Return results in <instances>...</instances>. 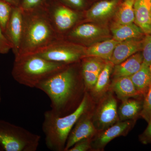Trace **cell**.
<instances>
[{
    "instance_id": "cell-1",
    "label": "cell",
    "mask_w": 151,
    "mask_h": 151,
    "mask_svg": "<svg viewBox=\"0 0 151 151\" xmlns=\"http://www.w3.org/2000/svg\"><path fill=\"white\" fill-rule=\"evenodd\" d=\"M73 64L68 65L36 87L48 96L51 101V111L58 116L73 112L84 96L82 95L85 85L81 72L78 73Z\"/></svg>"
},
{
    "instance_id": "cell-2",
    "label": "cell",
    "mask_w": 151,
    "mask_h": 151,
    "mask_svg": "<svg viewBox=\"0 0 151 151\" xmlns=\"http://www.w3.org/2000/svg\"><path fill=\"white\" fill-rule=\"evenodd\" d=\"M23 13L22 36L15 58L35 54L61 38L52 24L45 6Z\"/></svg>"
},
{
    "instance_id": "cell-3",
    "label": "cell",
    "mask_w": 151,
    "mask_h": 151,
    "mask_svg": "<svg viewBox=\"0 0 151 151\" xmlns=\"http://www.w3.org/2000/svg\"><path fill=\"white\" fill-rule=\"evenodd\" d=\"M89 97L85 92L78 108L65 116L56 115L51 111L44 113L42 130L45 135L46 147L50 150L64 151L68 138L74 125L82 114L88 111Z\"/></svg>"
},
{
    "instance_id": "cell-4",
    "label": "cell",
    "mask_w": 151,
    "mask_h": 151,
    "mask_svg": "<svg viewBox=\"0 0 151 151\" xmlns=\"http://www.w3.org/2000/svg\"><path fill=\"white\" fill-rule=\"evenodd\" d=\"M67 65L47 60L37 55H29L14 58L12 75L19 84L36 88Z\"/></svg>"
},
{
    "instance_id": "cell-5",
    "label": "cell",
    "mask_w": 151,
    "mask_h": 151,
    "mask_svg": "<svg viewBox=\"0 0 151 151\" xmlns=\"http://www.w3.org/2000/svg\"><path fill=\"white\" fill-rule=\"evenodd\" d=\"M41 140L40 135L23 127L0 120V146L5 151H36Z\"/></svg>"
},
{
    "instance_id": "cell-6",
    "label": "cell",
    "mask_w": 151,
    "mask_h": 151,
    "mask_svg": "<svg viewBox=\"0 0 151 151\" xmlns=\"http://www.w3.org/2000/svg\"><path fill=\"white\" fill-rule=\"evenodd\" d=\"M86 47L60 39L35 54L50 61L69 65L85 57Z\"/></svg>"
},
{
    "instance_id": "cell-7",
    "label": "cell",
    "mask_w": 151,
    "mask_h": 151,
    "mask_svg": "<svg viewBox=\"0 0 151 151\" xmlns=\"http://www.w3.org/2000/svg\"><path fill=\"white\" fill-rule=\"evenodd\" d=\"M45 9L52 26L61 38L78 24L81 18L78 11L70 8L58 0H52L45 6Z\"/></svg>"
},
{
    "instance_id": "cell-8",
    "label": "cell",
    "mask_w": 151,
    "mask_h": 151,
    "mask_svg": "<svg viewBox=\"0 0 151 151\" xmlns=\"http://www.w3.org/2000/svg\"><path fill=\"white\" fill-rule=\"evenodd\" d=\"M107 28L91 23L77 24L65 34L62 39L85 47L94 44V41L108 37Z\"/></svg>"
},
{
    "instance_id": "cell-9",
    "label": "cell",
    "mask_w": 151,
    "mask_h": 151,
    "mask_svg": "<svg viewBox=\"0 0 151 151\" xmlns=\"http://www.w3.org/2000/svg\"><path fill=\"white\" fill-rule=\"evenodd\" d=\"M23 25V11L20 6L13 7L4 34L12 45L14 56L17 54L20 46Z\"/></svg>"
},
{
    "instance_id": "cell-10",
    "label": "cell",
    "mask_w": 151,
    "mask_h": 151,
    "mask_svg": "<svg viewBox=\"0 0 151 151\" xmlns=\"http://www.w3.org/2000/svg\"><path fill=\"white\" fill-rule=\"evenodd\" d=\"M117 101L111 94L103 99L99 105L96 116V124L98 129L103 130L119 122Z\"/></svg>"
},
{
    "instance_id": "cell-11",
    "label": "cell",
    "mask_w": 151,
    "mask_h": 151,
    "mask_svg": "<svg viewBox=\"0 0 151 151\" xmlns=\"http://www.w3.org/2000/svg\"><path fill=\"white\" fill-rule=\"evenodd\" d=\"M97 129L88 113V110L81 115L76 123L68 138L64 151H68L78 141L91 138L96 133Z\"/></svg>"
},
{
    "instance_id": "cell-12",
    "label": "cell",
    "mask_w": 151,
    "mask_h": 151,
    "mask_svg": "<svg viewBox=\"0 0 151 151\" xmlns=\"http://www.w3.org/2000/svg\"><path fill=\"white\" fill-rule=\"evenodd\" d=\"M107 61L94 57H85L81 59V74L85 89H93Z\"/></svg>"
},
{
    "instance_id": "cell-13",
    "label": "cell",
    "mask_w": 151,
    "mask_h": 151,
    "mask_svg": "<svg viewBox=\"0 0 151 151\" xmlns=\"http://www.w3.org/2000/svg\"><path fill=\"white\" fill-rule=\"evenodd\" d=\"M122 0H100L85 12L87 20L92 22L105 21L115 14Z\"/></svg>"
},
{
    "instance_id": "cell-14",
    "label": "cell",
    "mask_w": 151,
    "mask_h": 151,
    "mask_svg": "<svg viewBox=\"0 0 151 151\" xmlns=\"http://www.w3.org/2000/svg\"><path fill=\"white\" fill-rule=\"evenodd\" d=\"M132 127V122L128 121L117 122L102 132L92 141V147L96 149L104 147L109 142L127 133Z\"/></svg>"
},
{
    "instance_id": "cell-15",
    "label": "cell",
    "mask_w": 151,
    "mask_h": 151,
    "mask_svg": "<svg viewBox=\"0 0 151 151\" xmlns=\"http://www.w3.org/2000/svg\"><path fill=\"white\" fill-rule=\"evenodd\" d=\"M142 41L132 39L120 42L113 50L110 61L114 65L119 64L142 50Z\"/></svg>"
},
{
    "instance_id": "cell-16",
    "label": "cell",
    "mask_w": 151,
    "mask_h": 151,
    "mask_svg": "<svg viewBox=\"0 0 151 151\" xmlns=\"http://www.w3.org/2000/svg\"><path fill=\"white\" fill-rule=\"evenodd\" d=\"M134 22L146 35H151V0H134Z\"/></svg>"
},
{
    "instance_id": "cell-17",
    "label": "cell",
    "mask_w": 151,
    "mask_h": 151,
    "mask_svg": "<svg viewBox=\"0 0 151 151\" xmlns=\"http://www.w3.org/2000/svg\"><path fill=\"white\" fill-rule=\"evenodd\" d=\"M119 42L111 39L93 44L86 47L84 57H94L110 61L113 50Z\"/></svg>"
},
{
    "instance_id": "cell-18",
    "label": "cell",
    "mask_w": 151,
    "mask_h": 151,
    "mask_svg": "<svg viewBox=\"0 0 151 151\" xmlns=\"http://www.w3.org/2000/svg\"><path fill=\"white\" fill-rule=\"evenodd\" d=\"M143 62L142 54L137 53L126 60L114 65L113 75L114 78L122 76H131L139 70Z\"/></svg>"
},
{
    "instance_id": "cell-19",
    "label": "cell",
    "mask_w": 151,
    "mask_h": 151,
    "mask_svg": "<svg viewBox=\"0 0 151 151\" xmlns=\"http://www.w3.org/2000/svg\"><path fill=\"white\" fill-rule=\"evenodd\" d=\"M111 30L113 39L119 42L132 39H137L144 33L140 28L134 22L124 24L113 22L111 25Z\"/></svg>"
},
{
    "instance_id": "cell-20",
    "label": "cell",
    "mask_w": 151,
    "mask_h": 151,
    "mask_svg": "<svg viewBox=\"0 0 151 151\" xmlns=\"http://www.w3.org/2000/svg\"><path fill=\"white\" fill-rule=\"evenodd\" d=\"M111 86L117 97L122 101L139 94L130 76L114 78Z\"/></svg>"
},
{
    "instance_id": "cell-21",
    "label": "cell",
    "mask_w": 151,
    "mask_h": 151,
    "mask_svg": "<svg viewBox=\"0 0 151 151\" xmlns=\"http://www.w3.org/2000/svg\"><path fill=\"white\" fill-rule=\"evenodd\" d=\"M134 0H122L116 10L114 22L119 24H128L134 22Z\"/></svg>"
},
{
    "instance_id": "cell-22",
    "label": "cell",
    "mask_w": 151,
    "mask_h": 151,
    "mask_svg": "<svg viewBox=\"0 0 151 151\" xmlns=\"http://www.w3.org/2000/svg\"><path fill=\"white\" fill-rule=\"evenodd\" d=\"M130 77L139 94L147 92L151 84V71L148 65L143 62L139 70Z\"/></svg>"
},
{
    "instance_id": "cell-23",
    "label": "cell",
    "mask_w": 151,
    "mask_h": 151,
    "mask_svg": "<svg viewBox=\"0 0 151 151\" xmlns=\"http://www.w3.org/2000/svg\"><path fill=\"white\" fill-rule=\"evenodd\" d=\"M114 65L110 61H107L100 73L96 84L91 90L95 96H100L108 89L110 81V75Z\"/></svg>"
},
{
    "instance_id": "cell-24",
    "label": "cell",
    "mask_w": 151,
    "mask_h": 151,
    "mask_svg": "<svg viewBox=\"0 0 151 151\" xmlns=\"http://www.w3.org/2000/svg\"><path fill=\"white\" fill-rule=\"evenodd\" d=\"M140 103L135 100H123V103L119 107V119L121 121H128L137 116L140 111Z\"/></svg>"
},
{
    "instance_id": "cell-25",
    "label": "cell",
    "mask_w": 151,
    "mask_h": 151,
    "mask_svg": "<svg viewBox=\"0 0 151 151\" xmlns=\"http://www.w3.org/2000/svg\"><path fill=\"white\" fill-rule=\"evenodd\" d=\"M13 6L6 2L0 0V25L4 33L10 17Z\"/></svg>"
},
{
    "instance_id": "cell-26",
    "label": "cell",
    "mask_w": 151,
    "mask_h": 151,
    "mask_svg": "<svg viewBox=\"0 0 151 151\" xmlns=\"http://www.w3.org/2000/svg\"><path fill=\"white\" fill-rule=\"evenodd\" d=\"M52 0H22L21 8L23 11H29L45 6Z\"/></svg>"
},
{
    "instance_id": "cell-27",
    "label": "cell",
    "mask_w": 151,
    "mask_h": 151,
    "mask_svg": "<svg viewBox=\"0 0 151 151\" xmlns=\"http://www.w3.org/2000/svg\"><path fill=\"white\" fill-rule=\"evenodd\" d=\"M141 115L148 123L151 120V84L147 92Z\"/></svg>"
},
{
    "instance_id": "cell-28",
    "label": "cell",
    "mask_w": 151,
    "mask_h": 151,
    "mask_svg": "<svg viewBox=\"0 0 151 151\" xmlns=\"http://www.w3.org/2000/svg\"><path fill=\"white\" fill-rule=\"evenodd\" d=\"M143 63L150 66L151 64V35H147L142 41Z\"/></svg>"
},
{
    "instance_id": "cell-29",
    "label": "cell",
    "mask_w": 151,
    "mask_h": 151,
    "mask_svg": "<svg viewBox=\"0 0 151 151\" xmlns=\"http://www.w3.org/2000/svg\"><path fill=\"white\" fill-rule=\"evenodd\" d=\"M70 8L78 11L84 9L87 5L86 0H58Z\"/></svg>"
},
{
    "instance_id": "cell-30",
    "label": "cell",
    "mask_w": 151,
    "mask_h": 151,
    "mask_svg": "<svg viewBox=\"0 0 151 151\" xmlns=\"http://www.w3.org/2000/svg\"><path fill=\"white\" fill-rule=\"evenodd\" d=\"M92 147L91 138H86L78 141L68 151H86Z\"/></svg>"
},
{
    "instance_id": "cell-31",
    "label": "cell",
    "mask_w": 151,
    "mask_h": 151,
    "mask_svg": "<svg viewBox=\"0 0 151 151\" xmlns=\"http://www.w3.org/2000/svg\"><path fill=\"white\" fill-rule=\"evenodd\" d=\"M12 49V45L0 25V54H7Z\"/></svg>"
},
{
    "instance_id": "cell-32",
    "label": "cell",
    "mask_w": 151,
    "mask_h": 151,
    "mask_svg": "<svg viewBox=\"0 0 151 151\" xmlns=\"http://www.w3.org/2000/svg\"><path fill=\"white\" fill-rule=\"evenodd\" d=\"M143 137L145 141L151 142V120L149 122L148 126L143 134Z\"/></svg>"
},
{
    "instance_id": "cell-33",
    "label": "cell",
    "mask_w": 151,
    "mask_h": 151,
    "mask_svg": "<svg viewBox=\"0 0 151 151\" xmlns=\"http://www.w3.org/2000/svg\"><path fill=\"white\" fill-rule=\"evenodd\" d=\"M2 1L7 3L13 7H19L22 1V0H2Z\"/></svg>"
},
{
    "instance_id": "cell-34",
    "label": "cell",
    "mask_w": 151,
    "mask_h": 151,
    "mask_svg": "<svg viewBox=\"0 0 151 151\" xmlns=\"http://www.w3.org/2000/svg\"><path fill=\"white\" fill-rule=\"evenodd\" d=\"M1 87L0 85V103H1Z\"/></svg>"
},
{
    "instance_id": "cell-35",
    "label": "cell",
    "mask_w": 151,
    "mask_h": 151,
    "mask_svg": "<svg viewBox=\"0 0 151 151\" xmlns=\"http://www.w3.org/2000/svg\"><path fill=\"white\" fill-rule=\"evenodd\" d=\"M149 67H150V69L151 71V64L149 66Z\"/></svg>"
}]
</instances>
